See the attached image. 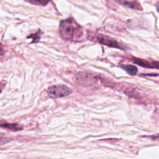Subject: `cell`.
Instances as JSON below:
<instances>
[{"label":"cell","instance_id":"obj_2","mask_svg":"<svg viewBox=\"0 0 159 159\" xmlns=\"http://www.w3.org/2000/svg\"><path fill=\"white\" fill-rule=\"evenodd\" d=\"M72 90L64 84H56L50 86L47 91L48 96L52 99L62 98L70 94Z\"/></svg>","mask_w":159,"mask_h":159},{"label":"cell","instance_id":"obj_12","mask_svg":"<svg viewBox=\"0 0 159 159\" xmlns=\"http://www.w3.org/2000/svg\"><path fill=\"white\" fill-rule=\"evenodd\" d=\"M156 7H157V11H158V12H159V1L157 3Z\"/></svg>","mask_w":159,"mask_h":159},{"label":"cell","instance_id":"obj_6","mask_svg":"<svg viewBox=\"0 0 159 159\" xmlns=\"http://www.w3.org/2000/svg\"><path fill=\"white\" fill-rule=\"evenodd\" d=\"M114 1L118 4L122 6H125L127 7L135 9V10H139V11L142 10V7L140 6V4L136 1H129L127 0H114Z\"/></svg>","mask_w":159,"mask_h":159},{"label":"cell","instance_id":"obj_4","mask_svg":"<svg viewBox=\"0 0 159 159\" xmlns=\"http://www.w3.org/2000/svg\"><path fill=\"white\" fill-rule=\"evenodd\" d=\"M75 79L79 84L83 86L92 85L96 81L97 78L90 73L85 72H80L76 75Z\"/></svg>","mask_w":159,"mask_h":159},{"label":"cell","instance_id":"obj_5","mask_svg":"<svg viewBox=\"0 0 159 159\" xmlns=\"http://www.w3.org/2000/svg\"><path fill=\"white\" fill-rule=\"evenodd\" d=\"M132 61L143 68H159V62L158 61H149L143 59H140L136 57H132Z\"/></svg>","mask_w":159,"mask_h":159},{"label":"cell","instance_id":"obj_11","mask_svg":"<svg viewBox=\"0 0 159 159\" xmlns=\"http://www.w3.org/2000/svg\"><path fill=\"white\" fill-rule=\"evenodd\" d=\"M148 137H150L151 139H152L153 140H157L159 142V135H152Z\"/></svg>","mask_w":159,"mask_h":159},{"label":"cell","instance_id":"obj_10","mask_svg":"<svg viewBox=\"0 0 159 159\" xmlns=\"http://www.w3.org/2000/svg\"><path fill=\"white\" fill-rule=\"evenodd\" d=\"M30 3L35 5H40L45 6L47 5L51 0H27Z\"/></svg>","mask_w":159,"mask_h":159},{"label":"cell","instance_id":"obj_7","mask_svg":"<svg viewBox=\"0 0 159 159\" xmlns=\"http://www.w3.org/2000/svg\"><path fill=\"white\" fill-rule=\"evenodd\" d=\"M1 127L5 128V129H7L12 131H18V130H20L22 129V127L17 124L7 123L6 122H1Z\"/></svg>","mask_w":159,"mask_h":159},{"label":"cell","instance_id":"obj_1","mask_svg":"<svg viewBox=\"0 0 159 159\" xmlns=\"http://www.w3.org/2000/svg\"><path fill=\"white\" fill-rule=\"evenodd\" d=\"M59 34L65 40L78 42L83 35L81 27L72 17L62 20L59 25Z\"/></svg>","mask_w":159,"mask_h":159},{"label":"cell","instance_id":"obj_8","mask_svg":"<svg viewBox=\"0 0 159 159\" xmlns=\"http://www.w3.org/2000/svg\"><path fill=\"white\" fill-rule=\"evenodd\" d=\"M120 67L127 71L128 74L132 76H134L137 73L138 70L137 68L132 65H124L120 66Z\"/></svg>","mask_w":159,"mask_h":159},{"label":"cell","instance_id":"obj_9","mask_svg":"<svg viewBox=\"0 0 159 159\" xmlns=\"http://www.w3.org/2000/svg\"><path fill=\"white\" fill-rule=\"evenodd\" d=\"M42 34V31L40 30H38L36 33L35 34H32L30 35H29L27 37V38H32V42H37L39 41L40 39V35Z\"/></svg>","mask_w":159,"mask_h":159},{"label":"cell","instance_id":"obj_3","mask_svg":"<svg viewBox=\"0 0 159 159\" xmlns=\"http://www.w3.org/2000/svg\"><path fill=\"white\" fill-rule=\"evenodd\" d=\"M96 39L99 43L104 45H106L109 47L119 48L122 50H124L125 49V47L122 43L117 42L116 40L111 37L103 35H98Z\"/></svg>","mask_w":159,"mask_h":159}]
</instances>
